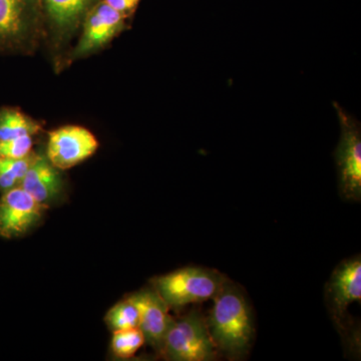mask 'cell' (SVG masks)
Masks as SVG:
<instances>
[{
  "label": "cell",
  "instance_id": "1",
  "mask_svg": "<svg viewBox=\"0 0 361 361\" xmlns=\"http://www.w3.org/2000/svg\"><path fill=\"white\" fill-rule=\"evenodd\" d=\"M213 299L214 305L206 322L214 344L228 355H244L254 336L248 301L237 286L227 281Z\"/></svg>",
  "mask_w": 361,
  "mask_h": 361
},
{
  "label": "cell",
  "instance_id": "2",
  "mask_svg": "<svg viewBox=\"0 0 361 361\" xmlns=\"http://www.w3.org/2000/svg\"><path fill=\"white\" fill-rule=\"evenodd\" d=\"M44 35L42 0H0V54H30Z\"/></svg>",
  "mask_w": 361,
  "mask_h": 361
},
{
  "label": "cell",
  "instance_id": "3",
  "mask_svg": "<svg viewBox=\"0 0 361 361\" xmlns=\"http://www.w3.org/2000/svg\"><path fill=\"white\" fill-rule=\"evenodd\" d=\"M225 282L217 271L201 267L182 268L152 280L153 288L170 308L213 299Z\"/></svg>",
  "mask_w": 361,
  "mask_h": 361
},
{
  "label": "cell",
  "instance_id": "4",
  "mask_svg": "<svg viewBox=\"0 0 361 361\" xmlns=\"http://www.w3.org/2000/svg\"><path fill=\"white\" fill-rule=\"evenodd\" d=\"M216 351L205 318L198 311H191L174 319L161 353L168 360L210 361L215 360Z\"/></svg>",
  "mask_w": 361,
  "mask_h": 361
},
{
  "label": "cell",
  "instance_id": "5",
  "mask_svg": "<svg viewBox=\"0 0 361 361\" xmlns=\"http://www.w3.org/2000/svg\"><path fill=\"white\" fill-rule=\"evenodd\" d=\"M341 123V135L336 151L339 188L342 196L360 201L361 197V132L357 121L334 103Z\"/></svg>",
  "mask_w": 361,
  "mask_h": 361
},
{
  "label": "cell",
  "instance_id": "6",
  "mask_svg": "<svg viewBox=\"0 0 361 361\" xmlns=\"http://www.w3.org/2000/svg\"><path fill=\"white\" fill-rule=\"evenodd\" d=\"M127 20V16L99 0L85 16L78 44L66 61L73 63L102 51L126 30Z\"/></svg>",
  "mask_w": 361,
  "mask_h": 361
},
{
  "label": "cell",
  "instance_id": "7",
  "mask_svg": "<svg viewBox=\"0 0 361 361\" xmlns=\"http://www.w3.org/2000/svg\"><path fill=\"white\" fill-rule=\"evenodd\" d=\"M99 0H42L44 35L56 58L82 27L85 16Z\"/></svg>",
  "mask_w": 361,
  "mask_h": 361
},
{
  "label": "cell",
  "instance_id": "8",
  "mask_svg": "<svg viewBox=\"0 0 361 361\" xmlns=\"http://www.w3.org/2000/svg\"><path fill=\"white\" fill-rule=\"evenodd\" d=\"M99 147L96 135L87 128L66 125L49 132L45 156L54 167L66 171L94 156Z\"/></svg>",
  "mask_w": 361,
  "mask_h": 361
},
{
  "label": "cell",
  "instance_id": "9",
  "mask_svg": "<svg viewBox=\"0 0 361 361\" xmlns=\"http://www.w3.org/2000/svg\"><path fill=\"white\" fill-rule=\"evenodd\" d=\"M49 206L39 203L20 186L0 197V238H20L44 218Z\"/></svg>",
  "mask_w": 361,
  "mask_h": 361
},
{
  "label": "cell",
  "instance_id": "10",
  "mask_svg": "<svg viewBox=\"0 0 361 361\" xmlns=\"http://www.w3.org/2000/svg\"><path fill=\"white\" fill-rule=\"evenodd\" d=\"M140 310V324L145 341L161 353L164 341L174 318L169 313L168 304L154 288L145 289L130 295Z\"/></svg>",
  "mask_w": 361,
  "mask_h": 361
},
{
  "label": "cell",
  "instance_id": "11",
  "mask_svg": "<svg viewBox=\"0 0 361 361\" xmlns=\"http://www.w3.org/2000/svg\"><path fill=\"white\" fill-rule=\"evenodd\" d=\"M61 172L49 161L45 153L37 152L20 187L39 203L49 206L58 200L65 190Z\"/></svg>",
  "mask_w": 361,
  "mask_h": 361
},
{
  "label": "cell",
  "instance_id": "12",
  "mask_svg": "<svg viewBox=\"0 0 361 361\" xmlns=\"http://www.w3.org/2000/svg\"><path fill=\"white\" fill-rule=\"evenodd\" d=\"M329 294L334 312L343 318L350 304L361 300V260L343 261L334 270L329 282Z\"/></svg>",
  "mask_w": 361,
  "mask_h": 361
},
{
  "label": "cell",
  "instance_id": "13",
  "mask_svg": "<svg viewBox=\"0 0 361 361\" xmlns=\"http://www.w3.org/2000/svg\"><path fill=\"white\" fill-rule=\"evenodd\" d=\"M42 130V123L26 115L20 109L0 108V141L23 135H37Z\"/></svg>",
  "mask_w": 361,
  "mask_h": 361
},
{
  "label": "cell",
  "instance_id": "14",
  "mask_svg": "<svg viewBox=\"0 0 361 361\" xmlns=\"http://www.w3.org/2000/svg\"><path fill=\"white\" fill-rule=\"evenodd\" d=\"M106 323L111 331L137 329L140 310L132 296L114 305L106 313Z\"/></svg>",
  "mask_w": 361,
  "mask_h": 361
},
{
  "label": "cell",
  "instance_id": "15",
  "mask_svg": "<svg viewBox=\"0 0 361 361\" xmlns=\"http://www.w3.org/2000/svg\"><path fill=\"white\" fill-rule=\"evenodd\" d=\"M146 343L141 329L118 330L113 332L111 349L113 355L121 360L133 357Z\"/></svg>",
  "mask_w": 361,
  "mask_h": 361
},
{
  "label": "cell",
  "instance_id": "16",
  "mask_svg": "<svg viewBox=\"0 0 361 361\" xmlns=\"http://www.w3.org/2000/svg\"><path fill=\"white\" fill-rule=\"evenodd\" d=\"M35 137L23 135L16 139L0 141V158L21 159L30 155L33 152Z\"/></svg>",
  "mask_w": 361,
  "mask_h": 361
},
{
  "label": "cell",
  "instance_id": "17",
  "mask_svg": "<svg viewBox=\"0 0 361 361\" xmlns=\"http://www.w3.org/2000/svg\"><path fill=\"white\" fill-rule=\"evenodd\" d=\"M18 186H20V182L11 172V169L7 167L6 161L0 159V192L1 194L6 193L9 190Z\"/></svg>",
  "mask_w": 361,
  "mask_h": 361
},
{
  "label": "cell",
  "instance_id": "18",
  "mask_svg": "<svg viewBox=\"0 0 361 361\" xmlns=\"http://www.w3.org/2000/svg\"><path fill=\"white\" fill-rule=\"evenodd\" d=\"M103 1L129 18L137 11L142 0H103Z\"/></svg>",
  "mask_w": 361,
  "mask_h": 361
}]
</instances>
